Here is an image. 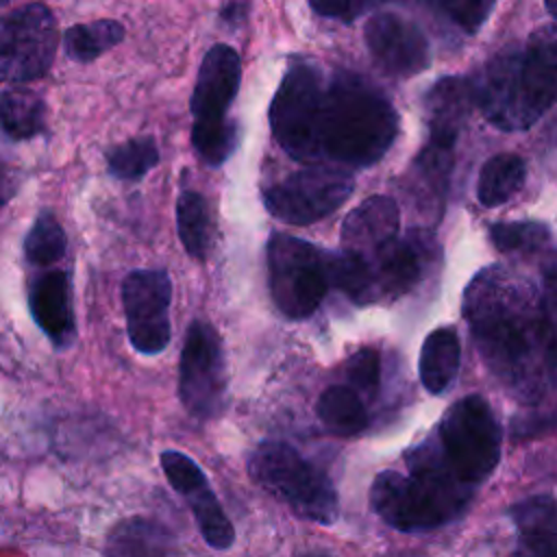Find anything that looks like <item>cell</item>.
Returning <instances> with one entry per match:
<instances>
[{
  "mask_svg": "<svg viewBox=\"0 0 557 557\" xmlns=\"http://www.w3.org/2000/svg\"><path fill=\"white\" fill-rule=\"evenodd\" d=\"M429 144L455 148L457 137L472 111V85L463 76H442L424 94Z\"/></svg>",
  "mask_w": 557,
  "mask_h": 557,
  "instance_id": "obj_18",
  "label": "cell"
},
{
  "mask_svg": "<svg viewBox=\"0 0 557 557\" xmlns=\"http://www.w3.org/2000/svg\"><path fill=\"white\" fill-rule=\"evenodd\" d=\"M455 165V148H442L424 144L411 165V194L422 211L440 215L450 185V172Z\"/></svg>",
  "mask_w": 557,
  "mask_h": 557,
  "instance_id": "obj_20",
  "label": "cell"
},
{
  "mask_svg": "<svg viewBox=\"0 0 557 557\" xmlns=\"http://www.w3.org/2000/svg\"><path fill=\"white\" fill-rule=\"evenodd\" d=\"M398 205L389 196H370L346 215L342 250L368 261L398 235Z\"/></svg>",
  "mask_w": 557,
  "mask_h": 557,
  "instance_id": "obj_19",
  "label": "cell"
},
{
  "mask_svg": "<svg viewBox=\"0 0 557 557\" xmlns=\"http://www.w3.org/2000/svg\"><path fill=\"white\" fill-rule=\"evenodd\" d=\"M268 278L276 309L289 320H305L318 311L331 289L329 250L287 233H272Z\"/></svg>",
  "mask_w": 557,
  "mask_h": 557,
  "instance_id": "obj_8",
  "label": "cell"
},
{
  "mask_svg": "<svg viewBox=\"0 0 557 557\" xmlns=\"http://www.w3.org/2000/svg\"><path fill=\"white\" fill-rule=\"evenodd\" d=\"M461 363V342L453 326L431 331L420 348L418 374L429 394H444L455 381Z\"/></svg>",
  "mask_w": 557,
  "mask_h": 557,
  "instance_id": "obj_22",
  "label": "cell"
},
{
  "mask_svg": "<svg viewBox=\"0 0 557 557\" xmlns=\"http://www.w3.org/2000/svg\"><path fill=\"white\" fill-rule=\"evenodd\" d=\"M433 255L435 242L426 231H409L405 237L396 235L387 242L372 259L366 261L372 272L376 302L407 294L422 278Z\"/></svg>",
  "mask_w": 557,
  "mask_h": 557,
  "instance_id": "obj_16",
  "label": "cell"
},
{
  "mask_svg": "<svg viewBox=\"0 0 557 557\" xmlns=\"http://www.w3.org/2000/svg\"><path fill=\"white\" fill-rule=\"evenodd\" d=\"M363 39L376 65L392 76L409 78L431 63L426 35L398 13H374L363 26Z\"/></svg>",
  "mask_w": 557,
  "mask_h": 557,
  "instance_id": "obj_14",
  "label": "cell"
},
{
  "mask_svg": "<svg viewBox=\"0 0 557 557\" xmlns=\"http://www.w3.org/2000/svg\"><path fill=\"white\" fill-rule=\"evenodd\" d=\"M59 46L52 11L41 2L22 4L0 17V81L28 83L41 78Z\"/></svg>",
  "mask_w": 557,
  "mask_h": 557,
  "instance_id": "obj_11",
  "label": "cell"
},
{
  "mask_svg": "<svg viewBox=\"0 0 557 557\" xmlns=\"http://www.w3.org/2000/svg\"><path fill=\"white\" fill-rule=\"evenodd\" d=\"M124 39V26L115 20L76 24L63 35V50L72 61L89 63Z\"/></svg>",
  "mask_w": 557,
  "mask_h": 557,
  "instance_id": "obj_28",
  "label": "cell"
},
{
  "mask_svg": "<svg viewBox=\"0 0 557 557\" xmlns=\"http://www.w3.org/2000/svg\"><path fill=\"white\" fill-rule=\"evenodd\" d=\"M318 163L370 168L385 157L398 135V113L372 83L335 72L322 85L315 113Z\"/></svg>",
  "mask_w": 557,
  "mask_h": 557,
  "instance_id": "obj_3",
  "label": "cell"
},
{
  "mask_svg": "<svg viewBox=\"0 0 557 557\" xmlns=\"http://www.w3.org/2000/svg\"><path fill=\"white\" fill-rule=\"evenodd\" d=\"M348 387H352L361 398L372 400L381 389V357L372 348H361L350 355L348 366Z\"/></svg>",
  "mask_w": 557,
  "mask_h": 557,
  "instance_id": "obj_33",
  "label": "cell"
},
{
  "mask_svg": "<svg viewBox=\"0 0 557 557\" xmlns=\"http://www.w3.org/2000/svg\"><path fill=\"white\" fill-rule=\"evenodd\" d=\"M172 281L165 270H133L122 281L126 333L141 355H159L172 337Z\"/></svg>",
  "mask_w": 557,
  "mask_h": 557,
  "instance_id": "obj_13",
  "label": "cell"
},
{
  "mask_svg": "<svg viewBox=\"0 0 557 557\" xmlns=\"http://www.w3.org/2000/svg\"><path fill=\"white\" fill-rule=\"evenodd\" d=\"M246 2H242V0H231V2H226L224 4V9L220 11V17H222V22L226 24V26H239L244 20H246Z\"/></svg>",
  "mask_w": 557,
  "mask_h": 557,
  "instance_id": "obj_35",
  "label": "cell"
},
{
  "mask_svg": "<svg viewBox=\"0 0 557 557\" xmlns=\"http://www.w3.org/2000/svg\"><path fill=\"white\" fill-rule=\"evenodd\" d=\"M409 476L385 470L370 487V505L396 531H431L459 518L474 490L455 481L420 444L409 457Z\"/></svg>",
  "mask_w": 557,
  "mask_h": 557,
  "instance_id": "obj_4",
  "label": "cell"
},
{
  "mask_svg": "<svg viewBox=\"0 0 557 557\" xmlns=\"http://www.w3.org/2000/svg\"><path fill=\"white\" fill-rule=\"evenodd\" d=\"M248 472L257 485L283 500L294 516L324 527L337 522L339 498L331 476L289 444L261 442L250 455Z\"/></svg>",
  "mask_w": 557,
  "mask_h": 557,
  "instance_id": "obj_7",
  "label": "cell"
},
{
  "mask_svg": "<svg viewBox=\"0 0 557 557\" xmlns=\"http://www.w3.org/2000/svg\"><path fill=\"white\" fill-rule=\"evenodd\" d=\"M315 413L322 424L339 437L357 435L370 424L363 398L348 385L326 387L315 403Z\"/></svg>",
  "mask_w": 557,
  "mask_h": 557,
  "instance_id": "obj_24",
  "label": "cell"
},
{
  "mask_svg": "<svg viewBox=\"0 0 557 557\" xmlns=\"http://www.w3.org/2000/svg\"><path fill=\"white\" fill-rule=\"evenodd\" d=\"M544 4H546L548 15H553V17H555V0H544Z\"/></svg>",
  "mask_w": 557,
  "mask_h": 557,
  "instance_id": "obj_38",
  "label": "cell"
},
{
  "mask_svg": "<svg viewBox=\"0 0 557 557\" xmlns=\"http://www.w3.org/2000/svg\"><path fill=\"white\" fill-rule=\"evenodd\" d=\"M172 537L152 518L133 516L117 522L104 542V557H170Z\"/></svg>",
  "mask_w": 557,
  "mask_h": 557,
  "instance_id": "obj_23",
  "label": "cell"
},
{
  "mask_svg": "<svg viewBox=\"0 0 557 557\" xmlns=\"http://www.w3.org/2000/svg\"><path fill=\"white\" fill-rule=\"evenodd\" d=\"M46 107L44 100L28 89H9L0 96V126L2 131L20 141L35 137L44 131Z\"/></svg>",
  "mask_w": 557,
  "mask_h": 557,
  "instance_id": "obj_27",
  "label": "cell"
},
{
  "mask_svg": "<svg viewBox=\"0 0 557 557\" xmlns=\"http://www.w3.org/2000/svg\"><path fill=\"white\" fill-rule=\"evenodd\" d=\"M324 76L307 59H292L270 104V128L276 144L296 161L318 163L315 113Z\"/></svg>",
  "mask_w": 557,
  "mask_h": 557,
  "instance_id": "obj_9",
  "label": "cell"
},
{
  "mask_svg": "<svg viewBox=\"0 0 557 557\" xmlns=\"http://www.w3.org/2000/svg\"><path fill=\"white\" fill-rule=\"evenodd\" d=\"M15 187H17V181L11 168L0 159V207L11 200V196L15 194Z\"/></svg>",
  "mask_w": 557,
  "mask_h": 557,
  "instance_id": "obj_36",
  "label": "cell"
},
{
  "mask_svg": "<svg viewBox=\"0 0 557 557\" xmlns=\"http://www.w3.org/2000/svg\"><path fill=\"white\" fill-rule=\"evenodd\" d=\"M490 239L500 252L535 255L550 246V226L535 220L522 222H496L490 226Z\"/></svg>",
  "mask_w": 557,
  "mask_h": 557,
  "instance_id": "obj_30",
  "label": "cell"
},
{
  "mask_svg": "<svg viewBox=\"0 0 557 557\" xmlns=\"http://www.w3.org/2000/svg\"><path fill=\"white\" fill-rule=\"evenodd\" d=\"M26 300L30 318L44 335L57 348H67L76 337L70 274L65 270L44 268L30 278Z\"/></svg>",
  "mask_w": 557,
  "mask_h": 557,
  "instance_id": "obj_17",
  "label": "cell"
},
{
  "mask_svg": "<svg viewBox=\"0 0 557 557\" xmlns=\"http://www.w3.org/2000/svg\"><path fill=\"white\" fill-rule=\"evenodd\" d=\"M67 237L54 213L41 211L24 237V257L35 268H50L63 259Z\"/></svg>",
  "mask_w": 557,
  "mask_h": 557,
  "instance_id": "obj_29",
  "label": "cell"
},
{
  "mask_svg": "<svg viewBox=\"0 0 557 557\" xmlns=\"http://www.w3.org/2000/svg\"><path fill=\"white\" fill-rule=\"evenodd\" d=\"M544 289L503 265L476 272L463 292V318L487 370L522 403L555 389L553 270Z\"/></svg>",
  "mask_w": 557,
  "mask_h": 557,
  "instance_id": "obj_1",
  "label": "cell"
},
{
  "mask_svg": "<svg viewBox=\"0 0 557 557\" xmlns=\"http://www.w3.org/2000/svg\"><path fill=\"white\" fill-rule=\"evenodd\" d=\"M470 85L474 104L496 128H531L555 102V26H540L524 44L498 50Z\"/></svg>",
  "mask_w": 557,
  "mask_h": 557,
  "instance_id": "obj_2",
  "label": "cell"
},
{
  "mask_svg": "<svg viewBox=\"0 0 557 557\" xmlns=\"http://www.w3.org/2000/svg\"><path fill=\"white\" fill-rule=\"evenodd\" d=\"M176 231L189 257L202 261L211 250V218L202 194L185 189L176 200Z\"/></svg>",
  "mask_w": 557,
  "mask_h": 557,
  "instance_id": "obj_26",
  "label": "cell"
},
{
  "mask_svg": "<svg viewBox=\"0 0 557 557\" xmlns=\"http://www.w3.org/2000/svg\"><path fill=\"white\" fill-rule=\"evenodd\" d=\"M311 9L322 17L333 20H350L355 0H309Z\"/></svg>",
  "mask_w": 557,
  "mask_h": 557,
  "instance_id": "obj_34",
  "label": "cell"
},
{
  "mask_svg": "<svg viewBox=\"0 0 557 557\" xmlns=\"http://www.w3.org/2000/svg\"><path fill=\"white\" fill-rule=\"evenodd\" d=\"M161 468L168 476V483L183 494L187 505L194 511V518L198 522V529L202 533V540L213 548H228L235 542L233 524L220 505L218 496L207 483L205 472L200 466L178 450H163L161 453Z\"/></svg>",
  "mask_w": 557,
  "mask_h": 557,
  "instance_id": "obj_15",
  "label": "cell"
},
{
  "mask_svg": "<svg viewBox=\"0 0 557 557\" xmlns=\"http://www.w3.org/2000/svg\"><path fill=\"white\" fill-rule=\"evenodd\" d=\"M7 2H9V0H0V7H2V4H7Z\"/></svg>",
  "mask_w": 557,
  "mask_h": 557,
  "instance_id": "obj_39",
  "label": "cell"
},
{
  "mask_svg": "<svg viewBox=\"0 0 557 557\" xmlns=\"http://www.w3.org/2000/svg\"><path fill=\"white\" fill-rule=\"evenodd\" d=\"M527 163L513 152H500L487 159L479 172L476 198L483 207H498L507 202L524 183Z\"/></svg>",
  "mask_w": 557,
  "mask_h": 557,
  "instance_id": "obj_25",
  "label": "cell"
},
{
  "mask_svg": "<svg viewBox=\"0 0 557 557\" xmlns=\"http://www.w3.org/2000/svg\"><path fill=\"white\" fill-rule=\"evenodd\" d=\"M178 396L196 418H213L224 407L226 366L222 342L209 322L194 320L187 326L178 366Z\"/></svg>",
  "mask_w": 557,
  "mask_h": 557,
  "instance_id": "obj_12",
  "label": "cell"
},
{
  "mask_svg": "<svg viewBox=\"0 0 557 557\" xmlns=\"http://www.w3.org/2000/svg\"><path fill=\"white\" fill-rule=\"evenodd\" d=\"M355 178L346 168L311 163L263 189V205L281 222L307 226L337 211L352 194Z\"/></svg>",
  "mask_w": 557,
  "mask_h": 557,
  "instance_id": "obj_10",
  "label": "cell"
},
{
  "mask_svg": "<svg viewBox=\"0 0 557 557\" xmlns=\"http://www.w3.org/2000/svg\"><path fill=\"white\" fill-rule=\"evenodd\" d=\"M429 7L466 35H474L490 17L496 0H426Z\"/></svg>",
  "mask_w": 557,
  "mask_h": 557,
  "instance_id": "obj_32",
  "label": "cell"
},
{
  "mask_svg": "<svg viewBox=\"0 0 557 557\" xmlns=\"http://www.w3.org/2000/svg\"><path fill=\"white\" fill-rule=\"evenodd\" d=\"M435 442H422L429 455L461 485L476 487L500 461L503 433L490 403L479 396H463L446 409Z\"/></svg>",
  "mask_w": 557,
  "mask_h": 557,
  "instance_id": "obj_5",
  "label": "cell"
},
{
  "mask_svg": "<svg viewBox=\"0 0 557 557\" xmlns=\"http://www.w3.org/2000/svg\"><path fill=\"white\" fill-rule=\"evenodd\" d=\"M159 163V148L152 137H135L107 152V168L115 178L137 181Z\"/></svg>",
  "mask_w": 557,
  "mask_h": 557,
  "instance_id": "obj_31",
  "label": "cell"
},
{
  "mask_svg": "<svg viewBox=\"0 0 557 557\" xmlns=\"http://www.w3.org/2000/svg\"><path fill=\"white\" fill-rule=\"evenodd\" d=\"M509 516L518 531L522 557H555V498L548 494L516 503Z\"/></svg>",
  "mask_w": 557,
  "mask_h": 557,
  "instance_id": "obj_21",
  "label": "cell"
},
{
  "mask_svg": "<svg viewBox=\"0 0 557 557\" xmlns=\"http://www.w3.org/2000/svg\"><path fill=\"white\" fill-rule=\"evenodd\" d=\"M296 557H331V555L324 553V550H307V553H300Z\"/></svg>",
  "mask_w": 557,
  "mask_h": 557,
  "instance_id": "obj_37",
  "label": "cell"
},
{
  "mask_svg": "<svg viewBox=\"0 0 557 557\" xmlns=\"http://www.w3.org/2000/svg\"><path fill=\"white\" fill-rule=\"evenodd\" d=\"M242 83V59L233 46L215 44L207 50L189 98L194 117L191 144L200 159L222 165L239 144V126L226 117Z\"/></svg>",
  "mask_w": 557,
  "mask_h": 557,
  "instance_id": "obj_6",
  "label": "cell"
}]
</instances>
